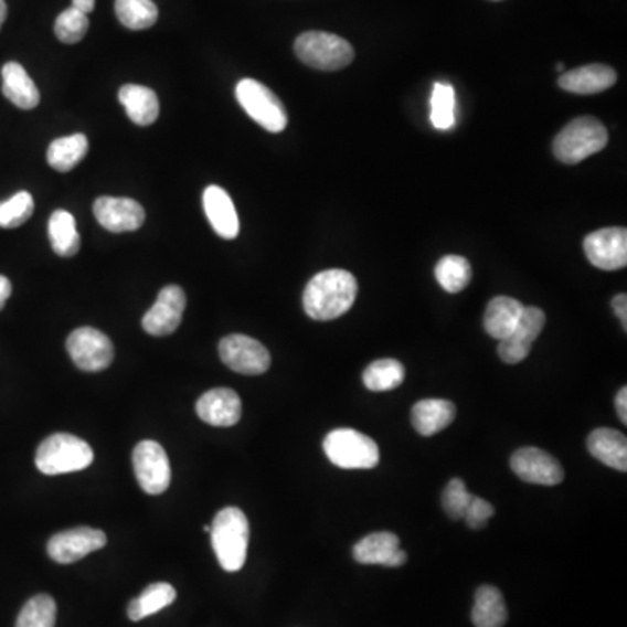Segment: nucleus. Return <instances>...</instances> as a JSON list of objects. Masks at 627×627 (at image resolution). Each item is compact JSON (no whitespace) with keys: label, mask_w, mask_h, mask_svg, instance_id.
I'll return each mask as SVG.
<instances>
[{"label":"nucleus","mask_w":627,"mask_h":627,"mask_svg":"<svg viewBox=\"0 0 627 627\" xmlns=\"http://www.w3.org/2000/svg\"><path fill=\"white\" fill-rule=\"evenodd\" d=\"M358 297V281L342 268L316 274L304 291V310L314 321H333L349 312Z\"/></svg>","instance_id":"obj_1"},{"label":"nucleus","mask_w":627,"mask_h":627,"mask_svg":"<svg viewBox=\"0 0 627 627\" xmlns=\"http://www.w3.org/2000/svg\"><path fill=\"white\" fill-rule=\"evenodd\" d=\"M211 544L225 572H240L246 563L249 544L248 518L241 509L225 508L211 524Z\"/></svg>","instance_id":"obj_2"},{"label":"nucleus","mask_w":627,"mask_h":627,"mask_svg":"<svg viewBox=\"0 0 627 627\" xmlns=\"http://www.w3.org/2000/svg\"><path fill=\"white\" fill-rule=\"evenodd\" d=\"M608 144V131L596 117H577L557 132L553 153L563 164H578L587 157L602 152Z\"/></svg>","instance_id":"obj_3"},{"label":"nucleus","mask_w":627,"mask_h":627,"mask_svg":"<svg viewBox=\"0 0 627 627\" xmlns=\"http://www.w3.org/2000/svg\"><path fill=\"white\" fill-rule=\"evenodd\" d=\"M93 458L95 454L92 446L84 439L72 434L59 433L41 443L35 455V466L42 475H66L92 466Z\"/></svg>","instance_id":"obj_4"},{"label":"nucleus","mask_w":627,"mask_h":627,"mask_svg":"<svg viewBox=\"0 0 627 627\" xmlns=\"http://www.w3.org/2000/svg\"><path fill=\"white\" fill-rule=\"evenodd\" d=\"M295 53L301 63L316 71H342L354 60V50L346 39L328 32H306L295 41Z\"/></svg>","instance_id":"obj_5"},{"label":"nucleus","mask_w":627,"mask_h":627,"mask_svg":"<svg viewBox=\"0 0 627 627\" xmlns=\"http://www.w3.org/2000/svg\"><path fill=\"white\" fill-rule=\"evenodd\" d=\"M322 448L328 460L342 469H373L380 463L379 446L360 431H331L325 438Z\"/></svg>","instance_id":"obj_6"},{"label":"nucleus","mask_w":627,"mask_h":627,"mask_svg":"<svg viewBox=\"0 0 627 627\" xmlns=\"http://www.w3.org/2000/svg\"><path fill=\"white\" fill-rule=\"evenodd\" d=\"M235 98L256 125L267 131L281 132L288 126V116L281 99L255 78H243L235 86Z\"/></svg>","instance_id":"obj_7"},{"label":"nucleus","mask_w":627,"mask_h":627,"mask_svg":"<svg viewBox=\"0 0 627 627\" xmlns=\"http://www.w3.org/2000/svg\"><path fill=\"white\" fill-rule=\"evenodd\" d=\"M138 485L149 496H161L171 483L170 458L159 443L141 442L132 451Z\"/></svg>","instance_id":"obj_8"},{"label":"nucleus","mask_w":627,"mask_h":627,"mask_svg":"<svg viewBox=\"0 0 627 627\" xmlns=\"http://www.w3.org/2000/svg\"><path fill=\"white\" fill-rule=\"evenodd\" d=\"M66 351L83 372H102L114 361V346L107 334L95 328H78L66 340Z\"/></svg>","instance_id":"obj_9"},{"label":"nucleus","mask_w":627,"mask_h":627,"mask_svg":"<svg viewBox=\"0 0 627 627\" xmlns=\"http://www.w3.org/2000/svg\"><path fill=\"white\" fill-rule=\"evenodd\" d=\"M223 364L241 375H262L270 368V354L264 343L246 334H229L219 346Z\"/></svg>","instance_id":"obj_10"},{"label":"nucleus","mask_w":627,"mask_h":627,"mask_svg":"<svg viewBox=\"0 0 627 627\" xmlns=\"http://www.w3.org/2000/svg\"><path fill=\"white\" fill-rule=\"evenodd\" d=\"M511 469L518 478L523 479L524 483L542 485V487H554L565 479L562 464L557 463L553 455L535 446H527L514 451L511 457Z\"/></svg>","instance_id":"obj_11"},{"label":"nucleus","mask_w":627,"mask_h":627,"mask_svg":"<svg viewBox=\"0 0 627 627\" xmlns=\"http://www.w3.org/2000/svg\"><path fill=\"white\" fill-rule=\"evenodd\" d=\"M107 544V535L102 530L78 527V529L65 530L51 536L47 542V554L51 560L62 565L78 562L87 554L104 549Z\"/></svg>","instance_id":"obj_12"},{"label":"nucleus","mask_w":627,"mask_h":627,"mask_svg":"<svg viewBox=\"0 0 627 627\" xmlns=\"http://www.w3.org/2000/svg\"><path fill=\"white\" fill-rule=\"evenodd\" d=\"M187 297L180 286H166L157 297L156 304L141 319V327L152 337L174 333L185 312Z\"/></svg>","instance_id":"obj_13"},{"label":"nucleus","mask_w":627,"mask_h":627,"mask_svg":"<svg viewBox=\"0 0 627 627\" xmlns=\"http://www.w3.org/2000/svg\"><path fill=\"white\" fill-rule=\"evenodd\" d=\"M587 261L602 270H619L627 265V231L624 227L602 229L584 240Z\"/></svg>","instance_id":"obj_14"},{"label":"nucleus","mask_w":627,"mask_h":627,"mask_svg":"<svg viewBox=\"0 0 627 627\" xmlns=\"http://www.w3.org/2000/svg\"><path fill=\"white\" fill-rule=\"evenodd\" d=\"M545 327L544 310L539 307H524L520 322L508 339L500 340L499 355L503 363L518 364L529 358L532 343L539 339Z\"/></svg>","instance_id":"obj_15"},{"label":"nucleus","mask_w":627,"mask_h":627,"mask_svg":"<svg viewBox=\"0 0 627 627\" xmlns=\"http://www.w3.org/2000/svg\"><path fill=\"white\" fill-rule=\"evenodd\" d=\"M93 211L99 225L116 234L138 231L145 222V210L135 199L104 195L96 199Z\"/></svg>","instance_id":"obj_16"},{"label":"nucleus","mask_w":627,"mask_h":627,"mask_svg":"<svg viewBox=\"0 0 627 627\" xmlns=\"http://www.w3.org/2000/svg\"><path fill=\"white\" fill-rule=\"evenodd\" d=\"M355 562L361 565H384L396 568L408 560L400 548V536L392 532H376L361 539L354 545Z\"/></svg>","instance_id":"obj_17"},{"label":"nucleus","mask_w":627,"mask_h":627,"mask_svg":"<svg viewBox=\"0 0 627 627\" xmlns=\"http://www.w3.org/2000/svg\"><path fill=\"white\" fill-rule=\"evenodd\" d=\"M199 418L215 427H232L241 421L243 403L232 389H211L199 397L195 405Z\"/></svg>","instance_id":"obj_18"},{"label":"nucleus","mask_w":627,"mask_h":627,"mask_svg":"<svg viewBox=\"0 0 627 627\" xmlns=\"http://www.w3.org/2000/svg\"><path fill=\"white\" fill-rule=\"evenodd\" d=\"M615 83L617 74L614 68L602 63L578 66L574 71L565 72L557 81L562 89L574 95H598L610 89Z\"/></svg>","instance_id":"obj_19"},{"label":"nucleus","mask_w":627,"mask_h":627,"mask_svg":"<svg viewBox=\"0 0 627 627\" xmlns=\"http://www.w3.org/2000/svg\"><path fill=\"white\" fill-rule=\"evenodd\" d=\"M204 213L211 227L223 240H235L240 234V216L232 203L231 195L219 185H210L203 194Z\"/></svg>","instance_id":"obj_20"},{"label":"nucleus","mask_w":627,"mask_h":627,"mask_svg":"<svg viewBox=\"0 0 627 627\" xmlns=\"http://www.w3.org/2000/svg\"><path fill=\"white\" fill-rule=\"evenodd\" d=\"M2 93L21 110H32L41 102V93L25 68L17 62L2 66Z\"/></svg>","instance_id":"obj_21"},{"label":"nucleus","mask_w":627,"mask_h":627,"mask_svg":"<svg viewBox=\"0 0 627 627\" xmlns=\"http://www.w3.org/2000/svg\"><path fill=\"white\" fill-rule=\"evenodd\" d=\"M587 450L605 466L626 472L627 439L619 431L607 427L593 431L587 438Z\"/></svg>","instance_id":"obj_22"},{"label":"nucleus","mask_w":627,"mask_h":627,"mask_svg":"<svg viewBox=\"0 0 627 627\" xmlns=\"http://www.w3.org/2000/svg\"><path fill=\"white\" fill-rule=\"evenodd\" d=\"M119 102L126 108L129 119L138 126L153 125L161 110L156 93L140 84H126L120 87Z\"/></svg>","instance_id":"obj_23"},{"label":"nucleus","mask_w":627,"mask_h":627,"mask_svg":"<svg viewBox=\"0 0 627 627\" xmlns=\"http://www.w3.org/2000/svg\"><path fill=\"white\" fill-rule=\"evenodd\" d=\"M524 307L517 298L496 297L488 304L485 312L483 327L491 339H508L520 322Z\"/></svg>","instance_id":"obj_24"},{"label":"nucleus","mask_w":627,"mask_h":627,"mask_svg":"<svg viewBox=\"0 0 627 627\" xmlns=\"http://www.w3.org/2000/svg\"><path fill=\"white\" fill-rule=\"evenodd\" d=\"M455 405L446 400H422L412 410V424L421 436L442 433L455 421Z\"/></svg>","instance_id":"obj_25"},{"label":"nucleus","mask_w":627,"mask_h":627,"mask_svg":"<svg viewBox=\"0 0 627 627\" xmlns=\"http://www.w3.org/2000/svg\"><path fill=\"white\" fill-rule=\"evenodd\" d=\"M472 623L476 627H503L508 623V608L497 587L481 586L476 591Z\"/></svg>","instance_id":"obj_26"},{"label":"nucleus","mask_w":627,"mask_h":627,"mask_svg":"<svg viewBox=\"0 0 627 627\" xmlns=\"http://www.w3.org/2000/svg\"><path fill=\"white\" fill-rule=\"evenodd\" d=\"M177 599V591L168 582H156L150 584L138 598L131 599L128 605L129 619L132 623L150 617V615L161 612L162 608L170 607Z\"/></svg>","instance_id":"obj_27"},{"label":"nucleus","mask_w":627,"mask_h":627,"mask_svg":"<svg viewBox=\"0 0 627 627\" xmlns=\"http://www.w3.org/2000/svg\"><path fill=\"white\" fill-rule=\"evenodd\" d=\"M47 232H50L51 246L56 255L65 256V258L77 255L81 249V235H78L72 213L65 210L54 211Z\"/></svg>","instance_id":"obj_28"},{"label":"nucleus","mask_w":627,"mask_h":627,"mask_svg":"<svg viewBox=\"0 0 627 627\" xmlns=\"http://www.w3.org/2000/svg\"><path fill=\"white\" fill-rule=\"evenodd\" d=\"M89 150V141L84 135H71V137L59 138L50 145L47 149V162L53 170L60 173L74 170L78 162L83 161Z\"/></svg>","instance_id":"obj_29"},{"label":"nucleus","mask_w":627,"mask_h":627,"mask_svg":"<svg viewBox=\"0 0 627 627\" xmlns=\"http://www.w3.org/2000/svg\"><path fill=\"white\" fill-rule=\"evenodd\" d=\"M363 382L373 392L392 391L405 382V366L396 360L373 361L364 370Z\"/></svg>","instance_id":"obj_30"},{"label":"nucleus","mask_w":627,"mask_h":627,"mask_svg":"<svg viewBox=\"0 0 627 627\" xmlns=\"http://www.w3.org/2000/svg\"><path fill=\"white\" fill-rule=\"evenodd\" d=\"M472 270L467 258L458 255L443 256L436 265V281L448 294H460L469 286Z\"/></svg>","instance_id":"obj_31"},{"label":"nucleus","mask_w":627,"mask_h":627,"mask_svg":"<svg viewBox=\"0 0 627 627\" xmlns=\"http://www.w3.org/2000/svg\"><path fill=\"white\" fill-rule=\"evenodd\" d=\"M116 14L129 30H147L156 25L159 9L152 0H116Z\"/></svg>","instance_id":"obj_32"},{"label":"nucleus","mask_w":627,"mask_h":627,"mask_svg":"<svg viewBox=\"0 0 627 627\" xmlns=\"http://www.w3.org/2000/svg\"><path fill=\"white\" fill-rule=\"evenodd\" d=\"M56 602L50 595L33 596L18 615L17 627L56 626Z\"/></svg>","instance_id":"obj_33"},{"label":"nucleus","mask_w":627,"mask_h":627,"mask_svg":"<svg viewBox=\"0 0 627 627\" xmlns=\"http://www.w3.org/2000/svg\"><path fill=\"white\" fill-rule=\"evenodd\" d=\"M431 120L434 128L448 131L455 126V89L450 84H434L431 96Z\"/></svg>","instance_id":"obj_34"},{"label":"nucleus","mask_w":627,"mask_h":627,"mask_svg":"<svg viewBox=\"0 0 627 627\" xmlns=\"http://www.w3.org/2000/svg\"><path fill=\"white\" fill-rule=\"evenodd\" d=\"M32 215L33 198L25 190H21L13 198L0 203V227L2 229L21 227Z\"/></svg>","instance_id":"obj_35"},{"label":"nucleus","mask_w":627,"mask_h":627,"mask_svg":"<svg viewBox=\"0 0 627 627\" xmlns=\"http://www.w3.org/2000/svg\"><path fill=\"white\" fill-rule=\"evenodd\" d=\"M89 30V20L87 14L81 13L77 9H65L54 23V33L60 41L65 44H77L83 41Z\"/></svg>","instance_id":"obj_36"},{"label":"nucleus","mask_w":627,"mask_h":627,"mask_svg":"<svg viewBox=\"0 0 627 627\" xmlns=\"http://www.w3.org/2000/svg\"><path fill=\"white\" fill-rule=\"evenodd\" d=\"M472 497L475 496L467 490L463 479H451L450 483L446 485L445 491H443V509H445L446 514H448L451 520H464L467 506H469Z\"/></svg>","instance_id":"obj_37"},{"label":"nucleus","mask_w":627,"mask_h":627,"mask_svg":"<svg viewBox=\"0 0 627 627\" xmlns=\"http://www.w3.org/2000/svg\"><path fill=\"white\" fill-rule=\"evenodd\" d=\"M493 514H496V508H493L488 500L472 497L469 506H467L464 520H466L467 527H469L470 530H481L487 527L488 521H490Z\"/></svg>","instance_id":"obj_38"},{"label":"nucleus","mask_w":627,"mask_h":627,"mask_svg":"<svg viewBox=\"0 0 627 627\" xmlns=\"http://www.w3.org/2000/svg\"><path fill=\"white\" fill-rule=\"evenodd\" d=\"M612 307H614V312L617 318L623 322L624 330H627V297L626 295H617V297L612 300Z\"/></svg>","instance_id":"obj_39"},{"label":"nucleus","mask_w":627,"mask_h":627,"mask_svg":"<svg viewBox=\"0 0 627 627\" xmlns=\"http://www.w3.org/2000/svg\"><path fill=\"white\" fill-rule=\"evenodd\" d=\"M615 408H617V413H619V418L623 421V424H627V389L623 387L615 397Z\"/></svg>","instance_id":"obj_40"},{"label":"nucleus","mask_w":627,"mask_h":627,"mask_svg":"<svg viewBox=\"0 0 627 627\" xmlns=\"http://www.w3.org/2000/svg\"><path fill=\"white\" fill-rule=\"evenodd\" d=\"M13 294V285L9 281L8 277L0 276V310L4 309L6 301Z\"/></svg>","instance_id":"obj_41"},{"label":"nucleus","mask_w":627,"mask_h":627,"mask_svg":"<svg viewBox=\"0 0 627 627\" xmlns=\"http://www.w3.org/2000/svg\"><path fill=\"white\" fill-rule=\"evenodd\" d=\"M96 0H72V8L77 9L81 13L89 14L95 11Z\"/></svg>","instance_id":"obj_42"},{"label":"nucleus","mask_w":627,"mask_h":627,"mask_svg":"<svg viewBox=\"0 0 627 627\" xmlns=\"http://www.w3.org/2000/svg\"><path fill=\"white\" fill-rule=\"evenodd\" d=\"M6 18H8V4L6 0H0V29L4 25Z\"/></svg>","instance_id":"obj_43"},{"label":"nucleus","mask_w":627,"mask_h":627,"mask_svg":"<svg viewBox=\"0 0 627 627\" xmlns=\"http://www.w3.org/2000/svg\"><path fill=\"white\" fill-rule=\"evenodd\" d=\"M556 71H557V72H563V71H565V66H563V63H557V65H556Z\"/></svg>","instance_id":"obj_44"}]
</instances>
